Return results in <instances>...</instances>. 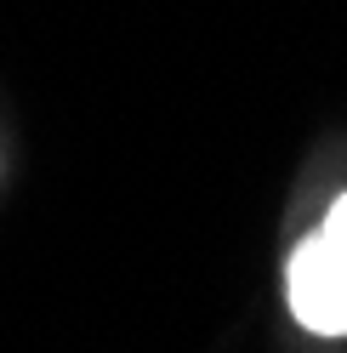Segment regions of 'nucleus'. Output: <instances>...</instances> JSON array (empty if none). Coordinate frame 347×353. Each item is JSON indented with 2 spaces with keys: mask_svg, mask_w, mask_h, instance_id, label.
<instances>
[{
  "mask_svg": "<svg viewBox=\"0 0 347 353\" xmlns=\"http://www.w3.org/2000/svg\"><path fill=\"white\" fill-rule=\"evenodd\" d=\"M291 314L313 336H347V194L291 256Z\"/></svg>",
  "mask_w": 347,
  "mask_h": 353,
  "instance_id": "1",
  "label": "nucleus"
}]
</instances>
